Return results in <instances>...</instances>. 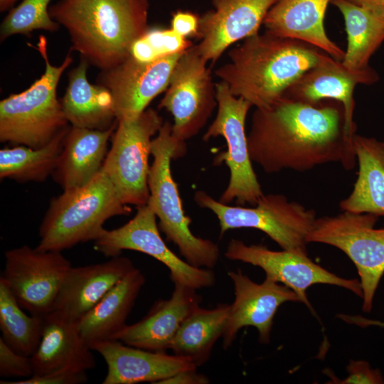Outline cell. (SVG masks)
I'll use <instances>...</instances> for the list:
<instances>
[{
  "label": "cell",
  "mask_w": 384,
  "mask_h": 384,
  "mask_svg": "<svg viewBox=\"0 0 384 384\" xmlns=\"http://www.w3.org/2000/svg\"><path fill=\"white\" fill-rule=\"evenodd\" d=\"M247 138L252 161L268 174L306 171L332 162L351 170L356 161L343 105L333 100L309 104L284 95L255 108Z\"/></svg>",
  "instance_id": "1"
},
{
  "label": "cell",
  "mask_w": 384,
  "mask_h": 384,
  "mask_svg": "<svg viewBox=\"0 0 384 384\" xmlns=\"http://www.w3.org/2000/svg\"><path fill=\"white\" fill-rule=\"evenodd\" d=\"M228 57L215 75L234 96L264 108L284 96L306 71L331 56L309 43L265 31L244 39Z\"/></svg>",
  "instance_id": "2"
},
{
  "label": "cell",
  "mask_w": 384,
  "mask_h": 384,
  "mask_svg": "<svg viewBox=\"0 0 384 384\" xmlns=\"http://www.w3.org/2000/svg\"><path fill=\"white\" fill-rule=\"evenodd\" d=\"M149 0H60L48 12L67 30L71 50L103 71L131 55L149 29Z\"/></svg>",
  "instance_id": "3"
},
{
  "label": "cell",
  "mask_w": 384,
  "mask_h": 384,
  "mask_svg": "<svg viewBox=\"0 0 384 384\" xmlns=\"http://www.w3.org/2000/svg\"><path fill=\"white\" fill-rule=\"evenodd\" d=\"M131 212L101 169L85 185L63 190L52 198L39 228L40 241L36 248L62 252L94 241L108 219Z\"/></svg>",
  "instance_id": "4"
},
{
  "label": "cell",
  "mask_w": 384,
  "mask_h": 384,
  "mask_svg": "<svg viewBox=\"0 0 384 384\" xmlns=\"http://www.w3.org/2000/svg\"><path fill=\"white\" fill-rule=\"evenodd\" d=\"M186 153V142H177L172 136V124L164 122L151 144L153 162L148 178L147 204L159 219V228L166 241L177 246L185 260L194 267L212 270L220 257L219 247L212 240L196 236L191 230L192 220L184 212L178 185L171 174V160Z\"/></svg>",
  "instance_id": "5"
},
{
  "label": "cell",
  "mask_w": 384,
  "mask_h": 384,
  "mask_svg": "<svg viewBox=\"0 0 384 384\" xmlns=\"http://www.w3.org/2000/svg\"><path fill=\"white\" fill-rule=\"evenodd\" d=\"M30 46L39 52L45 70L28 89L1 100L0 141L38 149L68 127L61 102L57 98V87L73 58L68 53L60 65H52L43 35L40 36L37 47Z\"/></svg>",
  "instance_id": "6"
},
{
  "label": "cell",
  "mask_w": 384,
  "mask_h": 384,
  "mask_svg": "<svg viewBox=\"0 0 384 384\" xmlns=\"http://www.w3.org/2000/svg\"><path fill=\"white\" fill-rule=\"evenodd\" d=\"M194 201L215 215L220 235L229 230L255 228L282 250L307 253L306 238L316 219V213L283 194H264L252 207L225 204L203 191L195 193Z\"/></svg>",
  "instance_id": "7"
},
{
  "label": "cell",
  "mask_w": 384,
  "mask_h": 384,
  "mask_svg": "<svg viewBox=\"0 0 384 384\" xmlns=\"http://www.w3.org/2000/svg\"><path fill=\"white\" fill-rule=\"evenodd\" d=\"M215 87L217 113L203 140L220 136L226 142L227 150L214 159L215 164L224 163L230 171L228 184L219 201L254 206L264 193L252 165L245 132L246 117L252 106L243 98L234 96L226 83L220 81Z\"/></svg>",
  "instance_id": "8"
},
{
  "label": "cell",
  "mask_w": 384,
  "mask_h": 384,
  "mask_svg": "<svg viewBox=\"0 0 384 384\" xmlns=\"http://www.w3.org/2000/svg\"><path fill=\"white\" fill-rule=\"evenodd\" d=\"M378 216L343 210L316 218L309 233V242L324 243L343 251L355 265L363 291V310L370 312L384 274V228H374Z\"/></svg>",
  "instance_id": "9"
},
{
  "label": "cell",
  "mask_w": 384,
  "mask_h": 384,
  "mask_svg": "<svg viewBox=\"0 0 384 384\" xmlns=\"http://www.w3.org/2000/svg\"><path fill=\"white\" fill-rule=\"evenodd\" d=\"M163 124V118L152 108L136 117L117 120L102 169L128 206L138 208L148 203L151 144Z\"/></svg>",
  "instance_id": "10"
},
{
  "label": "cell",
  "mask_w": 384,
  "mask_h": 384,
  "mask_svg": "<svg viewBox=\"0 0 384 384\" xmlns=\"http://www.w3.org/2000/svg\"><path fill=\"white\" fill-rule=\"evenodd\" d=\"M196 45L177 61L159 108L174 119L172 136L186 142L197 135L218 107L216 87L210 70Z\"/></svg>",
  "instance_id": "11"
},
{
  "label": "cell",
  "mask_w": 384,
  "mask_h": 384,
  "mask_svg": "<svg viewBox=\"0 0 384 384\" xmlns=\"http://www.w3.org/2000/svg\"><path fill=\"white\" fill-rule=\"evenodd\" d=\"M94 248L110 258L121 255L125 250L151 256L169 270L174 284L197 290L215 283V274L211 269L194 267L169 248L160 235L156 216L148 204L138 207L136 215L121 227L104 229L94 240Z\"/></svg>",
  "instance_id": "12"
},
{
  "label": "cell",
  "mask_w": 384,
  "mask_h": 384,
  "mask_svg": "<svg viewBox=\"0 0 384 384\" xmlns=\"http://www.w3.org/2000/svg\"><path fill=\"white\" fill-rule=\"evenodd\" d=\"M71 267L62 252L42 251L23 245L5 252V267L0 278L24 310L45 316L53 311Z\"/></svg>",
  "instance_id": "13"
},
{
  "label": "cell",
  "mask_w": 384,
  "mask_h": 384,
  "mask_svg": "<svg viewBox=\"0 0 384 384\" xmlns=\"http://www.w3.org/2000/svg\"><path fill=\"white\" fill-rule=\"evenodd\" d=\"M233 261L248 263L260 267L266 277L283 284L292 289L300 302L315 314L306 289L316 284H326L347 289L362 297L359 280L340 277L314 262L307 253L282 250L274 251L262 245H246L240 240L231 239L224 253Z\"/></svg>",
  "instance_id": "14"
},
{
  "label": "cell",
  "mask_w": 384,
  "mask_h": 384,
  "mask_svg": "<svg viewBox=\"0 0 384 384\" xmlns=\"http://www.w3.org/2000/svg\"><path fill=\"white\" fill-rule=\"evenodd\" d=\"M184 52L151 62H142L130 55L117 66L101 72L97 84L110 92L117 120L137 117L157 95L166 91L174 67Z\"/></svg>",
  "instance_id": "15"
},
{
  "label": "cell",
  "mask_w": 384,
  "mask_h": 384,
  "mask_svg": "<svg viewBox=\"0 0 384 384\" xmlns=\"http://www.w3.org/2000/svg\"><path fill=\"white\" fill-rule=\"evenodd\" d=\"M234 287L235 299L230 311L223 347L230 348L238 331L245 326H253L258 331L259 341L268 343L274 315L281 304L299 302L297 294L286 285L267 277L256 283L240 270L228 273Z\"/></svg>",
  "instance_id": "16"
},
{
  "label": "cell",
  "mask_w": 384,
  "mask_h": 384,
  "mask_svg": "<svg viewBox=\"0 0 384 384\" xmlns=\"http://www.w3.org/2000/svg\"><path fill=\"white\" fill-rule=\"evenodd\" d=\"M213 9L199 17L196 45L206 62L213 64L234 43L258 33L277 0H211Z\"/></svg>",
  "instance_id": "17"
},
{
  "label": "cell",
  "mask_w": 384,
  "mask_h": 384,
  "mask_svg": "<svg viewBox=\"0 0 384 384\" xmlns=\"http://www.w3.org/2000/svg\"><path fill=\"white\" fill-rule=\"evenodd\" d=\"M378 78L372 68L354 71L346 68L341 60L331 57L306 71L284 95L309 104H317L325 100L338 101L344 110L346 133L353 137L356 130L353 121L354 89L356 85L372 84Z\"/></svg>",
  "instance_id": "18"
},
{
  "label": "cell",
  "mask_w": 384,
  "mask_h": 384,
  "mask_svg": "<svg viewBox=\"0 0 384 384\" xmlns=\"http://www.w3.org/2000/svg\"><path fill=\"white\" fill-rule=\"evenodd\" d=\"M90 348L100 354L107 364L103 384H159L180 371L197 369L182 357L131 346L119 340L97 343Z\"/></svg>",
  "instance_id": "19"
},
{
  "label": "cell",
  "mask_w": 384,
  "mask_h": 384,
  "mask_svg": "<svg viewBox=\"0 0 384 384\" xmlns=\"http://www.w3.org/2000/svg\"><path fill=\"white\" fill-rule=\"evenodd\" d=\"M134 268L130 259L121 255L100 263L72 266L64 278L53 311L79 321Z\"/></svg>",
  "instance_id": "20"
},
{
  "label": "cell",
  "mask_w": 384,
  "mask_h": 384,
  "mask_svg": "<svg viewBox=\"0 0 384 384\" xmlns=\"http://www.w3.org/2000/svg\"><path fill=\"white\" fill-rule=\"evenodd\" d=\"M196 289L174 284L169 299L156 301L138 322L127 325L117 340L156 352H166L186 318L201 303Z\"/></svg>",
  "instance_id": "21"
},
{
  "label": "cell",
  "mask_w": 384,
  "mask_h": 384,
  "mask_svg": "<svg viewBox=\"0 0 384 384\" xmlns=\"http://www.w3.org/2000/svg\"><path fill=\"white\" fill-rule=\"evenodd\" d=\"M92 351L80 334L78 321L52 311L43 316L41 341L31 356L33 375L65 368L90 370L96 365Z\"/></svg>",
  "instance_id": "22"
},
{
  "label": "cell",
  "mask_w": 384,
  "mask_h": 384,
  "mask_svg": "<svg viewBox=\"0 0 384 384\" xmlns=\"http://www.w3.org/2000/svg\"><path fill=\"white\" fill-rule=\"evenodd\" d=\"M331 0H277L263 24L273 35L309 43L342 60L345 52L328 37L324 16Z\"/></svg>",
  "instance_id": "23"
},
{
  "label": "cell",
  "mask_w": 384,
  "mask_h": 384,
  "mask_svg": "<svg viewBox=\"0 0 384 384\" xmlns=\"http://www.w3.org/2000/svg\"><path fill=\"white\" fill-rule=\"evenodd\" d=\"M117 124L105 130L69 127L52 174L63 190L84 186L100 172Z\"/></svg>",
  "instance_id": "24"
},
{
  "label": "cell",
  "mask_w": 384,
  "mask_h": 384,
  "mask_svg": "<svg viewBox=\"0 0 384 384\" xmlns=\"http://www.w3.org/2000/svg\"><path fill=\"white\" fill-rule=\"evenodd\" d=\"M145 281L143 273L134 268L78 321L80 334L90 347L117 340Z\"/></svg>",
  "instance_id": "25"
},
{
  "label": "cell",
  "mask_w": 384,
  "mask_h": 384,
  "mask_svg": "<svg viewBox=\"0 0 384 384\" xmlns=\"http://www.w3.org/2000/svg\"><path fill=\"white\" fill-rule=\"evenodd\" d=\"M88 64L82 58L79 65L70 71L61 100L63 110L73 127L105 130L117 122L113 98L106 87L88 81Z\"/></svg>",
  "instance_id": "26"
},
{
  "label": "cell",
  "mask_w": 384,
  "mask_h": 384,
  "mask_svg": "<svg viewBox=\"0 0 384 384\" xmlns=\"http://www.w3.org/2000/svg\"><path fill=\"white\" fill-rule=\"evenodd\" d=\"M353 146L358 176L339 206L342 210L384 216V142L355 133Z\"/></svg>",
  "instance_id": "27"
},
{
  "label": "cell",
  "mask_w": 384,
  "mask_h": 384,
  "mask_svg": "<svg viewBox=\"0 0 384 384\" xmlns=\"http://www.w3.org/2000/svg\"><path fill=\"white\" fill-rule=\"evenodd\" d=\"M230 305L219 304L213 309L196 308L181 324L170 350L197 368L209 359L216 341L223 337Z\"/></svg>",
  "instance_id": "28"
},
{
  "label": "cell",
  "mask_w": 384,
  "mask_h": 384,
  "mask_svg": "<svg viewBox=\"0 0 384 384\" xmlns=\"http://www.w3.org/2000/svg\"><path fill=\"white\" fill-rule=\"evenodd\" d=\"M331 2L344 18L347 48L342 63L354 71L370 69V58L384 41V16L347 0Z\"/></svg>",
  "instance_id": "29"
},
{
  "label": "cell",
  "mask_w": 384,
  "mask_h": 384,
  "mask_svg": "<svg viewBox=\"0 0 384 384\" xmlns=\"http://www.w3.org/2000/svg\"><path fill=\"white\" fill-rule=\"evenodd\" d=\"M68 126L48 144L38 149L23 145L0 150V178L19 183L43 182L54 172L63 146Z\"/></svg>",
  "instance_id": "30"
},
{
  "label": "cell",
  "mask_w": 384,
  "mask_h": 384,
  "mask_svg": "<svg viewBox=\"0 0 384 384\" xmlns=\"http://www.w3.org/2000/svg\"><path fill=\"white\" fill-rule=\"evenodd\" d=\"M0 278V338L17 353L31 357L41 341L43 316L28 315Z\"/></svg>",
  "instance_id": "31"
},
{
  "label": "cell",
  "mask_w": 384,
  "mask_h": 384,
  "mask_svg": "<svg viewBox=\"0 0 384 384\" xmlns=\"http://www.w3.org/2000/svg\"><path fill=\"white\" fill-rule=\"evenodd\" d=\"M50 1L22 0L17 6L11 9L1 24V41L16 34L30 36L35 30L58 31L60 25L48 12Z\"/></svg>",
  "instance_id": "32"
},
{
  "label": "cell",
  "mask_w": 384,
  "mask_h": 384,
  "mask_svg": "<svg viewBox=\"0 0 384 384\" xmlns=\"http://www.w3.org/2000/svg\"><path fill=\"white\" fill-rule=\"evenodd\" d=\"M193 44L171 28H149L132 46L131 55L142 62H151L182 53Z\"/></svg>",
  "instance_id": "33"
},
{
  "label": "cell",
  "mask_w": 384,
  "mask_h": 384,
  "mask_svg": "<svg viewBox=\"0 0 384 384\" xmlns=\"http://www.w3.org/2000/svg\"><path fill=\"white\" fill-rule=\"evenodd\" d=\"M33 375L31 357L17 353L0 338V376L26 379Z\"/></svg>",
  "instance_id": "34"
},
{
  "label": "cell",
  "mask_w": 384,
  "mask_h": 384,
  "mask_svg": "<svg viewBox=\"0 0 384 384\" xmlns=\"http://www.w3.org/2000/svg\"><path fill=\"white\" fill-rule=\"evenodd\" d=\"M87 370L65 368L18 381L1 380V384H82L87 381Z\"/></svg>",
  "instance_id": "35"
},
{
  "label": "cell",
  "mask_w": 384,
  "mask_h": 384,
  "mask_svg": "<svg viewBox=\"0 0 384 384\" xmlns=\"http://www.w3.org/2000/svg\"><path fill=\"white\" fill-rule=\"evenodd\" d=\"M348 376L337 381L336 383L341 384H380L384 383L380 371L370 368L368 363L364 361L351 360L346 366Z\"/></svg>",
  "instance_id": "36"
},
{
  "label": "cell",
  "mask_w": 384,
  "mask_h": 384,
  "mask_svg": "<svg viewBox=\"0 0 384 384\" xmlns=\"http://www.w3.org/2000/svg\"><path fill=\"white\" fill-rule=\"evenodd\" d=\"M171 28L184 38L198 36L199 17L191 12L178 11L172 15Z\"/></svg>",
  "instance_id": "37"
},
{
  "label": "cell",
  "mask_w": 384,
  "mask_h": 384,
  "mask_svg": "<svg viewBox=\"0 0 384 384\" xmlns=\"http://www.w3.org/2000/svg\"><path fill=\"white\" fill-rule=\"evenodd\" d=\"M209 378L196 371L190 369L180 371L174 375L161 380L159 384H208Z\"/></svg>",
  "instance_id": "38"
},
{
  "label": "cell",
  "mask_w": 384,
  "mask_h": 384,
  "mask_svg": "<svg viewBox=\"0 0 384 384\" xmlns=\"http://www.w3.org/2000/svg\"><path fill=\"white\" fill-rule=\"evenodd\" d=\"M384 16V0H347Z\"/></svg>",
  "instance_id": "39"
},
{
  "label": "cell",
  "mask_w": 384,
  "mask_h": 384,
  "mask_svg": "<svg viewBox=\"0 0 384 384\" xmlns=\"http://www.w3.org/2000/svg\"><path fill=\"white\" fill-rule=\"evenodd\" d=\"M18 0H0L1 12L10 9Z\"/></svg>",
  "instance_id": "40"
}]
</instances>
